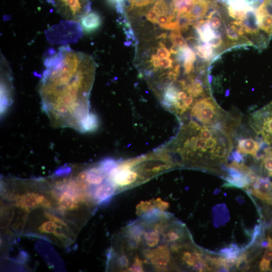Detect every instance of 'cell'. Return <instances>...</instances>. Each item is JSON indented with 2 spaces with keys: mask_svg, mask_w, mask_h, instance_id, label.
I'll return each instance as SVG.
<instances>
[{
  "mask_svg": "<svg viewBox=\"0 0 272 272\" xmlns=\"http://www.w3.org/2000/svg\"><path fill=\"white\" fill-rule=\"evenodd\" d=\"M44 65L39 93L47 112L57 124L80 129L88 115L81 107L87 104L95 69L93 59L63 46L47 57Z\"/></svg>",
  "mask_w": 272,
  "mask_h": 272,
  "instance_id": "cell-1",
  "label": "cell"
},
{
  "mask_svg": "<svg viewBox=\"0 0 272 272\" xmlns=\"http://www.w3.org/2000/svg\"><path fill=\"white\" fill-rule=\"evenodd\" d=\"M191 114L203 125H213L231 118L211 97L200 99L193 105Z\"/></svg>",
  "mask_w": 272,
  "mask_h": 272,
  "instance_id": "cell-2",
  "label": "cell"
},
{
  "mask_svg": "<svg viewBox=\"0 0 272 272\" xmlns=\"http://www.w3.org/2000/svg\"><path fill=\"white\" fill-rule=\"evenodd\" d=\"M249 125L256 139L272 148V102L252 114Z\"/></svg>",
  "mask_w": 272,
  "mask_h": 272,
  "instance_id": "cell-3",
  "label": "cell"
},
{
  "mask_svg": "<svg viewBox=\"0 0 272 272\" xmlns=\"http://www.w3.org/2000/svg\"><path fill=\"white\" fill-rule=\"evenodd\" d=\"M236 139V151L240 153L242 157L245 155H250L253 158L255 161L262 160L266 156L267 152L262 150L260 147V144L255 139H253V136H246L244 134L241 133L238 134ZM255 137V136H254Z\"/></svg>",
  "mask_w": 272,
  "mask_h": 272,
  "instance_id": "cell-4",
  "label": "cell"
},
{
  "mask_svg": "<svg viewBox=\"0 0 272 272\" xmlns=\"http://www.w3.org/2000/svg\"><path fill=\"white\" fill-rule=\"evenodd\" d=\"M246 189L259 199L272 205V181L269 178L258 176Z\"/></svg>",
  "mask_w": 272,
  "mask_h": 272,
  "instance_id": "cell-5",
  "label": "cell"
},
{
  "mask_svg": "<svg viewBox=\"0 0 272 272\" xmlns=\"http://www.w3.org/2000/svg\"><path fill=\"white\" fill-rule=\"evenodd\" d=\"M115 189L116 186L108 179V181L96 188L93 193L94 198L98 203H103L112 197Z\"/></svg>",
  "mask_w": 272,
  "mask_h": 272,
  "instance_id": "cell-6",
  "label": "cell"
},
{
  "mask_svg": "<svg viewBox=\"0 0 272 272\" xmlns=\"http://www.w3.org/2000/svg\"><path fill=\"white\" fill-rule=\"evenodd\" d=\"M83 30L86 33H91L98 29L102 24L100 15L96 12L86 14L81 20Z\"/></svg>",
  "mask_w": 272,
  "mask_h": 272,
  "instance_id": "cell-7",
  "label": "cell"
},
{
  "mask_svg": "<svg viewBox=\"0 0 272 272\" xmlns=\"http://www.w3.org/2000/svg\"><path fill=\"white\" fill-rule=\"evenodd\" d=\"M241 22L244 32L252 35L258 34L259 27L255 14V8L249 10L245 18L241 20Z\"/></svg>",
  "mask_w": 272,
  "mask_h": 272,
  "instance_id": "cell-8",
  "label": "cell"
},
{
  "mask_svg": "<svg viewBox=\"0 0 272 272\" xmlns=\"http://www.w3.org/2000/svg\"><path fill=\"white\" fill-rule=\"evenodd\" d=\"M59 209L61 210H74L78 209V200L72 193L64 191L57 198Z\"/></svg>",
  "mask_w": 272,
  "mask_h": 272,
  "instance_id": "cell-9",
  "label": "cell"
},
{
  "mask_svg": "<svg viewBox=\"0 0 272 272\" xmlns=\"http://www.w3.org/2000/svg\"><path fill=\"white\" fill-rule=\"evenodd\" d=\"M18 197V206H21L23 209L29 211V208H33L40 203L41 195L35 192H29Z\"/></svg>",
  "mask_w": 272,
  "mask_h": 272,
  "instance_id": "cell-10",
  "label": "cell"
},
{
  "mask_svg": "<svg viewBox=\"0 0 272 272\" xmlns=\"http://www.w3.org/2000/svg\"><path fill=\"white\" fill-rule=\"evenodd\" d=\"M87 173V182L90 184L98 185L103 181L105 173L100 166L90 168Z\"/></svg>",
  "mask_w": 272,
  "mask_h": 272,
  "instance_id": "cell-11",
  "label": "cell"
},
{
  "mask_svg": "<svg viewBox=\"0 0 272 272\" xmlns=\"http://www.w3.org/2000/svg\"><path fill=\"white\" fill-rule=\"evenodd\" d=\"M57 228H62V225H58L56 222L50 220L43 223L38 227V230L43 233H53L54 235L57 237H65L62 233H59L56 231Z\"/></svg>",
  "mask_w": 272,
  "mask_h": 272,
  "instance_id": "cell-12",
  "label": "cell"
},
{
  "mask_svg": "<svg viewBox=\"0 0 272 272\" xmlns=\"http://www.w3.org/2000/svg\"><path fill=\"white\" fill-rule=\"evenodd\" d=\"M196 53L205 60H209L213 54L212 46L208 42L198 43L194 47Z\"/></svg>",
  "mask_w": 272,
  "mask_h": 272,
  "instance_id": "cell-13",
  "label": "cell"
},
{
  "mask_svg": "<svg viewBox=\"0 0 272 272\" xmlns=\"http://www.w3.org/2000/svg\"><path fill=\"white\" fill-rule=\"evenodd\" d=\"M178 90L173 85H169L167 87L164 93V100L168 105H175L178 101Z\"/></svg>",
  "mask_w": 272,
  "mask_h": 272,
  "instance_id": "cell-14",
  "label": "cell"
},
{
  "mask_svg": "<svg viewBox=\"0 0 272 272\" xmlns=\"http://www.w3.org/2000/svg\"><path fill=\"white\" fill-rule=\"evenodd\" d=\"M177 55V59L180 61L185 60L194 62L196 59V55L194 52L187 46L183 47H179Z\"/></svg>",
  "mask_w": 272,
  "mask_h": 272,
  "instance_id": "cell-15",
  "label": "cell"
},
{
  "mask_svg": "<svg viewBox=\"0 0 272 272\" xmlns=\"http://www.w3.org/2000/svg\"><path fill=\"white\" fill-rule=\"evenodd\" d=\"M159 231L155 228L154 230H149L144 234V239L146 245L151 247L156 246L160 241Z\"/></svg>",
  "mask_w": 272,
  "mask_h": 272,
  "instance_id": "cell-16",
  "label": "cell"
},
{
  "mask_svg": "<svg viewBox=\"0 0 272 272\" xmlns=\"http://www.w3.org/2000/svg\"><path fill=\"white\" fill-rule=\"evenodd\" d=\"M185 89L190 96L192 97L203 96L205 94L203 86L200 80L192 82L189 85L186 86Z\"/></svg>",
  "mask_w": 272,
  "mask_h": 272,
  "instance_id": "cell-17",
  "label": "cell"
},
{
  "mask_svg": "<svg viewBox=\"0 0 272 272\" xmlns=\"http://www.w3.org/2000/svg\"><path fill=\"white\" fill-rule=\"evenodd\" d=\"M241 250L235 244H231L229 247H225L220 250V254L228 258H237L240 254Z\"/></svg>",
  "mask_w": 272,
  "mask_h": 272,
  "instance_id": "cell-18",
  "label": "cell"
},
{
  "mask_svg": "<svg viewBox=\"0 0 272 272\" xmlns=\"http://www.w3.org/2000/svg\"><path fill=\"white\" fill-rule=\"evenodd\" d=\"M180 31V30H172L170 34L169 38L173 45L179 47H183L188 45L186 41L182 36Z\"/></svg>",
  "mask_w": 272,
  "mask_h": 272,
  "instance_id": "cell-19",
  "label": "cell"
},
{
  "mask_svg": "<svg viewBox=\"0 0 272 272\" xmlns=\"http://www.w3.org/2000/svg\"><path fill=\"white\" fill-rule=\"evenodd\" d=\"M117 165L118 164L115 160L111 159H107L101 162L100 167L104 173L108 175L110 172L116 168Z\"/></svg>",
  "mask_w": 272,
  "mask_h": 272,
  "instance_id": "cell-20",
  "label": "cell"
},
{
  "mask_svg": "<svg viewBox=\"0 0 272 272\" xmlns=\"http://www.w3.org/2000/svg\"><path fill=\"white\" fill-rule=\"evenodd\" d=\"M182 236L180 231L171 230L163 235L165 241L167 242H175L179 239Z\"/></svg>",
  "mask_w": 272,
  "mask_h": 272,
  "instance_id": "cell-21",
  "label": "cell"
},
{
  "mask_svg": "<svg viewBox=\"0 0 272 272\" xmlns=\"http://www.w3.org/2000/svg\"><path fill=\"white\" fill-rule=\"evenodd\" d=\"M260 250L261 248L257 246L243 252L245 260L249 263L252 262L260 253Z\"/></svg>",
  "mask_w": 272,
  "mask_h": 272,
  "instance_id": "cell-22",
  "label": "cell"
},
{
  "mask_svg": "<svg viewBox=\"0 0 272 272\" xmlns=\"http://www.w3.org/2000/svg\"><path fill=\"white\" fill-rule=\"evenodd\" d=\"M130 4L131 9L140 10L153 4L155 0H128Z\"/></svg>",
  "mask_w": 272,
  "mask_h": 272,
  "instance_id": "cell-23",
  "label": "cell"
},
{
  "mask_svg": "<svg viewBox=\"0 0 272 272\" xmlns=\"http://www.w3.org/2000/svg\"><path fill=\"white\" fill-rule=\"evenodd\" d=\"M236 265V267L239 270H246L249 269L250 266L249 263L245 260L243 253L238 256Z\"/></svg>",
  "mask_w": 272,
  "mask_h": 272,
  "instance_id": "cell-24",
  "label": "cell"
},
{
  "mask_svg": "<svg viewBox=\"0 0 272 272\" xmlns=\"http://www.w3.org/2000/svg\"><path fill=\"white\" fill-rule=\"evenodd\" d=\"M173 60L169 57L159 58L157 64L156 69L159 68L167 69L172 67Z\"/></svg>",
  "mask_w": 272,
  "mask_h": 272,
  "instance_id": "cell-25",
  "label": "cell"
},
{
  "mask_svg": "<svg viewBox=\"0 0 272 272\" xmlns=\"http://www.w3.org/2000/svg\"><path fill=\"white\" fill-rule=\"evenodd\" d=\"M156 55L159 58L169 57L171 55V52L163 43L160 42L159 47L157 50Z\"/></svg>",
  "mask_w": 272,
  "mask_h": 272,
  "instance_id": "cell-26",
  "label": "cell"
},
{
  "mask_svg": "<svg viewBox=\"0 0 272 272\" xmlns=\"http://www.w3.org/2000/svg\"><path fill=\"white\" fill-rule=\"evenodd\" d=\"M124 1L125 0H107V2L115 7L118 13L122 14L124 11L123 6Z\"/></svg>",
  "mask_w": 272,
  "mask_h": 272,
  "instance_id": "cell-27",
  "label": "cell"
},
{
  "mask_svg": "<svg viewBox=\"0 0 272 272\" xmlns=\"http://www.w3.org/2000/svg\"><path fill=\"white\" fill-rule=\"evenodd\" d=\"M226 35L229 39L234 41L238 40L240 36L235 29L231 25L226 29Z\"/></svg>",
  "mask_w": 272,
  "mask_h": 272,
  "instance_id": "cell-28",
  "label": "cell"
},
{
  "mask_svg": "<svg viewBox=\"0 0 272 272\" xmlns=\"http://www.w3.org/2000/svg\"><path fill=\"white\" fill-rule=\"evenodd\" d=\"M208 43L212 47L217 48L220 46L223 43V40L220 33L215 36L212 39L209 40Z\"/></svg>",
  "mask_w": 272,
  "mask_h": 272,
  "instance_id": "cell-29",
  "label": "cell"
},
{
  "mask_svg": "<svg viewBox=\"0 0 272 272\" xmlns=\"http://www.w3.org/2000/svg\"><path fill=\"white\" fill-rule=\"evenodd\" d=\"M44 216L46 218L51 221L58 223L62 226H67V224L64 222V221L50 213L45 212L44 213Z\"/></svg>",
  "mask_w": 272,
  "mask_h": 272,
  "instance_id": "cell-30",
  "label": "cell"
},
{
  "mask_svg": "<svg viewBox=\"0 0 272 272\" xmlns=\"http://www.w3.org/2000/svg\"><path fill=\"white\" fill-rule=\"evenodd\" d=\"M183 260L189 266H193L195 262L191 259V252L186 251L182 254Z\"/></svg>",
  "mask_w": 272,
  "mask_h": 272,
  "instance_id": "cell-31",
  "label": "cell"
},
{
  "mask_svg": "<svg viewBox=\"0 0 272 272\" xmlns=\"http://www.w3.org/2000/svg\"><path fill=\"white\" fill-rule=\"evenodd\" d=\"M221 21L217 17H212L210 19L209 24L210 27L215 29L219 28L221 25Z\"/></svg>",
  "mask_w": 272,
  "mask_h": 272,
  "instance_id": "cell-32",
  "label": "cell"
},
{
  "mask_svg": "<svg viewBox=\"0 0 272 272\" xmlns=\"http://www.w3.org/2000/svg\"><path fill=\"white\" fill-rule=\"evenodd\" d=\"M184 73L189 74L194 70L193 62L188 60H185L183 64Z\"/></svg>",
  "mask_w": 272,
  "mask_h": 272,
  "instance_id": "cell-33",
  "label": "cell"
},
{
  "mask_svg": "<svg viewBox=\"0 0 272 272\" xmlns=\"http://www.w3.org/2000/svg\"><path fill=\"white\" fill-rule=\"evenodd\" d=\"M270 261L262 258L259 264V268L262 271H267L270 269Z\"/></svg>",
  "mask_w": 272,
  "mask_h": 272,
  "instance_id": "cell-34",
  "label": "cell"
},
{
  "mask_svg": "<svg viewBox=\"0 0 272 272\" xmlns=\"http://www.w3.org/2000/svg\"><path fill=\"white\" fill-rule=\"evenodd\" d=\"M262 2L266 13L272 16V0H262Z\"/></svg>",
  "mask_w": 272,
  "mask_h": 272,
  "instance_id": "cell-35",
  "label": "cell"
},
{
  "mask_svg": "<svg viewBox=\"0 0 272 272\" xmlns=\"http://www.w3.org/2000/svg\"><path fill=\"white\" fill-rule=\"evenodd\" d=\"M40 204L43 207L47 208H50L51 206L50 201L48 199L46 198L44 195L41 198Z\"/></svg>",
  "mask_w": 272,
  "mask_h": 272,
  "instance_id": "cell-36",
  "label": "cell"
},
{
  "mask_svg": "<svg viewBox=\"0 0 272 272\" xmlns=\"http://www.w3.org/2000/svg\"><path fill=\"white\" fill-rule=\"evenodd\" d=\"M271 271H272V270H271Z\"/></svg>",
  "mask_w": 272,
  "mask_h": 272,
  "instance_id": "cell-37",
  "label": "cell"
}]
</instances>
